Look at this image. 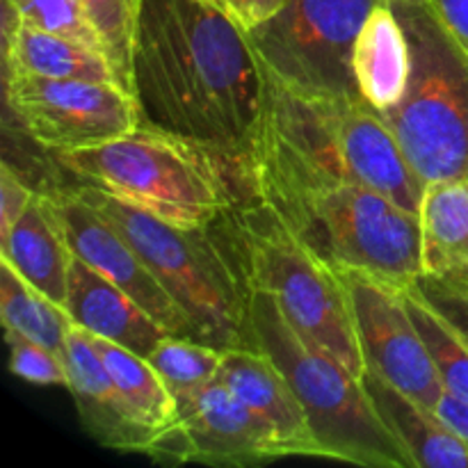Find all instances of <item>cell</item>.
<instances>
[{"label": "cell", "instance_id": "23", "mask_svg": "<svg viewBox=\"0 0 468 468\" xmlns=\"http://www.w3.org/2000/svg\"><path fill=\"white\" fill-rule=\"evenodd\" d=\"M87 336H90L94 350L99 352L114 387L119 388L128 407L135 411L137 419L155 432L167 428L176 419L178 402L167 384L163 382L158 370L149 364V359L108 341V338L91 336V334Z\"/></svg>", "mask_w": 468, "mask_h": 468}, {"label": "cell", "instance_id": "3", "mask_svg": "<svg viewBox=\"0 0 468 468\" xmlns=\"http://www.w3.org/2000/svg\"><path fill=\"white\" fill-rule=\"evenodd\" d=\"M247 154L361 183L416 215L428 186L407 163L382 114L359 94H297L265 80L263 108Z\"/></svg>", "mask_w": 468, "mask_h": 468}, {"label": "cell", "instance_id": "10", "mask_svg": "<svg viewBox=\"0 0 468 468\" xmlns=\"http://www.w3.org/2000/svg\"><path fill=\"white\" fill-rule=\"evenodd\" d=\"M7 101L27 135L53 154L114 140L142 123L137 96L119 82L9 73Z\"/></svg>", "mask_w": 468, "mask_h": 468}, {"label": "cell", "instance_id": "18", "mask_svg": "<svg viewBox=\"0 0 468 468\" xmlns=\"http://www.w3.org/2000/svg\"><path fill=\"white\" fill-rule=\"evenodd\" d=\"M352 71L359 96L378 112L391 110L405 96L411 76L410 37L391 0L375 5L361 26Z\"/></svg>", "mask_w": 468, "mask_h": 468}, {"label": "cell", "instance_id": "28", "mask_svg": "<svg viewBox=\"0 0 468 468\" xmlns=\"http://www.w3.org/2000/svg\"><path fill=\"white\" fill-rule=\"evenodd\" d=\"M5 341L9 347V368L16 378L32 384H44V387H53V384L67 387L69 373L64 356L12 332H5Z\"/></svg>", "mask_w": 468, "mask_h": 468}, {"label": "cell", "instance_id": "17", "mask_svg": "<svg viewBox=\"0 0 468 468\" xmlns=\"http://www.w3.org/2000/svg\"><path fill=\"white\" fill-rule=\"evenodd\" d=\"M0 256L37 291L67 304L73 251L53 192H35L26 213L0 238Z\"/></svg>", "mask_w": 468, "mask_h": 468}, {"label": "cell", "instance_id": "33", "mask_svg": "<svg viewBox=\"0 0 468 468\" xmlns=\"http://www.w3.org/2000/svg\"><path fill=\"white\" fill-rule=\"evenodd\" d=\"M434 411H437V416L451 432H455L462 441L468 443V398H462L443 388Z\"/></svg>", "mask_w": 468, "mask_h": 468}, {"label": "cell", "instance_id": "12", "mask_svg": "<svg viewBox=\"0 0 468 468\" xmlns=\"http://www.w3.org/2000/svg\"><path fill=\"white\" fill-rule=\"evenodd\" d=\"M366 370L437 410L443 382L411 320L402 291L364 272H341Z\"/></svg>", "mask_w": 468, "mask_h": 468}, {"label": "cell", "instance_id": "5", "mask_svg": "<svg viewBox=\"0 0 468 468\" xmlns=\"http://www.w3.org/2000/svg\"><path fill=\"white\" fill-rule=\"evenodd\" d=\"M55 163L78 183L183 229L210 227L236 206L222 158L149 123L101 144L55 151Z\"/></svg>", "mask_w": 468, "mask_h": 468}, {"label": "cell", "instance_id": "11", "mask_svg": "<svg viewBox=\"0 0 468 468\" xmlns=\"http://www.w3.org/2000/svg\"><path fill=\"white\" fill-rule=\"evenodd\" d=\"M146 455L158 462L254 466L288 457L279 434L222 379L178 400L176 419L158 430Z\"/></svg>", "mask_w": 468, "mask_h": 468}, {"label": "cell", "instance_id": "19", "mask_svg": "<svg viewBox=\"0 0 468 468\" xmlns=\"http://www.w3.org/2000/svg\"><path fill=\"white\" fill-rule=\"evenodd\" d=\"M419 224L423 279L468 283V176L428 183Z\"/></svg>", "mask_w": 468, "mask_h": 468}, {"label": "cell", "instance_id": "22", "mask_svg": "<svg viewBox=\"0 0 468 468\" xmlns=\"http://www.w3.org/2000/svg\"><path fill=\"white\" fill-rule=\"evenodd\" d=\"M0 320L5 332L30 338L59 356L67 355L73 327L69 311L37 291L5 261H0Z\"/></svg>", "mask_w": 468, "mask_h": 468}, {"label": "cell", "instance_id": "24", "mask_svg": "<svg viewBox=\"0 0 468 468\" xmlns=\"http://www.w3.org/2000/svg\"><path fill=\"white\" fill-rule=\"evenodd\" d=\"M411 320L432 356L443 387L468 398V341L464 334L425 297L419 283L402 291Z\"/></svg>", "mask_w": 468, "mask_h": 468}, {"label": "cell", "instance_id": "8", "mask_svg": "<svg viewBox=\"0 0 468 468\" xmlns=\"http://www.w3.org/2000/svg\"><path fill=\"white\" fill-rule=\"evenodd\" d=\"M410 37L405 96L382 119L425 183L468 176V59L428 0H391Z\"/></svg>", "mask_w": 468, "mask_h": 468}, {"label": "cell", "instance_id": "7", "mask_svg": "<svg viewBox=\"0 0 468 468\" xmlns=\"http://www.w3.org/2000/svg\"><path fill=\"white\" fill-rule=\"evenodd\" d=\"M227 219L250 286L270 292L306 343L364 378L366 364L341 272L318 259L263 201L233 206Z\"/></svg>", "mask_w": 468, "mask_h": 468}, {"label": "cell", "instance_id": "2", "mask_svg": "<svg viewBox=\"0 0 468 468\" xmlns=\"http://www.w3.org/2000/svg\"><path fill=\"white\" fill-rule=\"evenodd\" d=\"M251 199L338 272H364L410 288L423 277L419 215L382 192L343 178L318 176L259 154L240 163Z\"/></svg>", "mask_w": 468, "mask_h": 468}, {"label": "cell", "instance_id": "26", "mask_svg": "<svg viewBox=\"0 0 468 468\" xmlns=\"http://www.w3.org/2000/svg\"><path fill=\"white\" fill-rule=\"evenodd\" d=\"M99 30L105 55L119 80L133 91V53H135L137 21L142 0H80Z\"/></svg>", "mask_w": 468, "mask_h": 468}, {"label": "cell", "instance_id": "16", "mask_svg": "<svg viewBox=\"0 0 468 468\" xmlns=\"http://www.w3.org/2000/svg\"><path fill=\"white\" fill-rule=\"evenodd\" d=\"M64 309L82 332L108 338L142 356H149L169 334L128 292L101 277L78 256H73Z\"/></svg>", "mask_w": 468, "mask_h": 468}, {"label": "cell", "instance_id": "29", "mask_svg": "<svg viewBox=\"0 0 468 468\" xmlns=\"http://www.w3.org/2000/svg\"><path fill=\"white\" fill-rule=\"evenodd\" d=\"M419 288L430 302L460 329L468 341V283L434 282V279H419Z\"/></svg>", "mask_w": 468, "mask_h": 468}, {"label": "cell", "instance_id": "25", "mask_svg": "<svg viewBox=\"0 0 468 468\" xmlns=\"http://www.w3.org/2000/svg\"><path fill=\"white\" fill-rule=\"evenodd\" d=\"M146 359L158 370L163 382L167 384L178 402L181 398L190 396L218 379L224 350L195 341V338L167 334Z\"/></svg>", "mask_w": 468, "mask_h": 468}, {"label": "cell", "instance_id": "21", "mask_svg": "<svg viewBox=\"0 0 468 468\" xmlns=\"http://www.w3.org/2000/svg\"><path fill=\"white\" fill-rule=\"evenodd\" d=\"M5 39H7V48H5L7 76L23 73V76L78 78V80L122 85L105 53L90 48L80 41L12 21L5 26Z\"/></svg>", "mask_w": 468, "mask_h": 468}, {"label": "cell", "instance_id": "15", "mask_svg": "<svg viewBox=\"0 0 468 468\" xmlns=\"http://www.w3.org/2000/svg\"><path fill=\"white\" fill-rule=\"evenodd\" d=\"M218 379L279 434L288 457H324L304 407L268 352L256 346L229 347Z\"/></svg>", "mask_w": 468, "mask_h": 468}, {"label": "cell", "instance_id": "6", "mask_svg": "<svg viewBox=\"0 0 468 468\" xmlns=\"http://www.w3.org/2000/svg\"><path fill=\"white\" fill-rule=\"evenodd\" d=\"M250 320L254 346L272 356L309 416L324 460L378 468H416L414 460L375 410L364 378L306 343L277 300L251 288Z\"/></svg>", "mask_w": 468, "mask_h": 468}, {"label": "cell", "instance_id": "14", "mask_svg": "<svg viewBox=\"0 0 468 468\" xmlns=\"http://www.w3.org/2000/svg\"><path fill=\"white\" fill-rule=\"evenodd\" d=\"M69 384L82 425L101 446L119 452H142L146 455L158 432L146 428L135 411L128 407L112 378L105 370L99 352L91 346L87 332L73 324L69 332L67 355Z\"/></svg>", "mask_w": 468, "mask_h": 468}, {"label": "cell", "instance_id": "1", "mask_svg": "<svg viewBox=\"0 0 468 468\" xmlns=\"http://www.w3.org/2000/svg\"><path fill=\"white\" fill-rule=\"evenodd\" d=\"M142 122L240 167L265 76L247 35L201 0H142L133 53Z\"/></svg>", "mask_w": 468, "mask_h": 468}, {"label": "cell", "instance_id": "4", "mask_svg": "<svg viewBox=\"0 0 468 468\" xmlns=\"http://www.w3.org/2000/svg\"><path fill=\"white\" fill-rule=\"evenodd\" d=\"M73 190L131 242L160 286L186 311L197 341L222 350L254 346L251 286L229 219L219 236L215 231L219 219L204 229H183L99 187L78 183Z\"/></svg>", "mask_w": 468, "mask_h": 468}, {"label": "cell", "instance_id": "30", "mask_svg": "<svg viewBox=\"0 0 468 468\" xmlns=\"http://www.w3.org/2000/svg\"><path fill=\"white\" fill-rule=\"evenodd\" d=\"M201 3L210 5L219 14L231 18L242 32H251L268 23L286 0H201Z\"/></svg>", "mask_w": 468, "mask_h": 468}, {"label": "cell", "instance_id": "20", "mask_svg": "<svg viewBox=\"0 0 468 468\" xmlns=\"http://www.w3.org/2000/svg\"><path fill=\"white\" fill-rule=\"evenodd\" d=\"M364 387L384 423L407 448L416 468L468 466V443L443 425L437 411L384 382L370 370L364 373Z\"/></svg>", "mask_w": 468, "mask_h": 468}, {"label": "cell", "instance_id": "27", "mask_svg": "<svg viewBox=\"0 0 468 468\" xmlns=\"http://www.w3.org/2000/svg\"><path fill=\"white\" fill-rule=\"evenodd\" d=\"M5 9H7V21L53 32L105 53L99 30L87 16V9L80 0H5Z\"/></svg>", "mask_w": 468, "mask_h": 468}, {"label": "cell", "instance_id": "32", "mask_svg": "<svg viewBox=\"0 0 468 468\" xmlns=\"http://www.w3.org/2000/svg\"><path fill=\"white\" fill-rule=\"evenodd\" d=\"M428 5L468 59V0H428Z\"/></svg>", "mask_w": 468, "mask_h": 468}, {"label": "cell", "instance_id": "31", "mask_svg": "<svg viewBox=\"0 0 468 468\" xmlns=\"http://www.w3.org/2000/svg\"><path fill=\"white\" fill-rule=\"evenodd\" d=\"M32 197H35V190H30L18 178V174L5 163L3 169H0V238L26 213Z\"/></svg>", "mask_w": 468, "mask_h": 468}, {"label": "cell", "instance_id": "13", "mask_svg": "<svg viewBox=\"0 0 468 468\" xmlns=\"http://www.w3.org/2000/svg\"><path fill=\"white\" fill-rule=\"evenodd\" d=\"M50 192L58 201L73 256H78L82 263L90 265L123 292H128L169 334L197 341L186 311L160 286L142 256L114 229V224L108 222L99 210L91 208L73 187H59V190Z\"/></svg>", "mask_w": 468, "mask_h": 468}, {"label": "cell", "instance_id": "9", "mask_svg": "<svg viewBox=\"0 0 468 468\" xmlns=\"http://www.w3.org/2000/svg\"><path fill=\"white\" fill-rule=\"evenodd\" d=\"M382 0H286L245 32L265 80L297 94H359L352 71L356 37Z\"/></svg>", "mask_w": 468, "mask_h": 468}]
</instances>
